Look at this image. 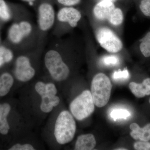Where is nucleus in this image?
<instances>
[{
    "mask_svg": "<svg viewBox=\"0 0 150 150\" xmlns=\"http://www.w3.org/2000/svg\"><path fill=\"white\" fill-rule=\"evenodd\" d=\"M129 73L128 70L125 69L123 71H117L114 72L112 75V78L115 80L127 79L129 77Z\"/></svg>",
    "mask_w": 150,
    "mask_h": 150,
    "instance_id": "nucleus-24",
    "label": "nucleus"
},
{
    "mask_svg": "<svg viewBox=\"0 0 150 150\" xmlns=\"http://www.w3.org/2000/svg\"><path fill=\"white\" fill-rule=\"evenodd\" d=\"M135 149L137 150H150V143L148 142H138L134 144Z\"/></svg>",
    "mask_w": 150,
    "mask_h": 150,
    "instance_id": "nucleus-25",
    "label": "nucleus"
},
{
    "mask_svg": "<svg viewBox=\"0 0 150 150\" xmlns=\"http://www.w3.org/2000/svg\"><path fill=\"white\" fill-rule=\"evenodd\" d=\"M139 8L145 16L150 17V0H141Z\"/></svg>",
    "mask_w": 150,
    "mask_h": 150,
    "instance_id": "nucleus-21",
    "label": "nucleus"
},
{
    "mask_svg": "<svg viewBox=\"0 0 150 150\" xmlns=\"http://www.w3.org/2000/svg\"><path fill=\"white\" fill-rule=\"evenodd\" d=\"M118 59L116 56L110 55L105 56L102 59L103 64L108 66H114L118 64Z\"/></svg>",
    "mask_w": 150,
    "mask_h": 150,
    "instance_id": "nucleus-23",
    "label": "nucleus"
},
{
    "mask_svg": "<svg viewBox=\"0 0 150 150\" xmlns=\"http://www.w3.org/2000/svg\"><path fill=\"white\" fill-rule=\"evenodd\" d=\"M131 130L130 135L134 139H139L143 142L150 141V123L146 125L143 128H140L137 123H131L130 126Z\"/></svg>",
    "mask_w": 150,
    "mask_h": 150,
    "instance_id": "nucleus-11",
    "label": "nucleus"
},
{
    "mask_svg": "<svg viewBox=\"0 0 150 150\" xmlns=\"http://www.w3.org/2000/svg\"><path fill=\"white\" fill-rule=\"evenodd\" d=\"M70 110L73 116L79 121H82L93 113L95 104L91 92L85 90L71 102Z\"/></svg>",
    "mask_w": 150,
    "mask_h": 150,
    "instance_id": "nucleus-6",
    "label": "nucleus"
},
{
    "mask_svg": "<svg viewBox=\"0 0 150 150\" xmlns=\"http://www.w3.org/2000/svg\"><path fill=\"white\" fill-rule=\"evenodd\" d=\"M96 142L94 136L89 134L79 136L76 142L75 150H91L96 146Z\"/></svg>",
    "mask_w": 150,
    "mask_h": 150,
    "instance_id": "nucleus-13",
    "label": "nucleus"
},
{
    "mask_svg": "<svg viewBox=\"0 0 150 150\" xmlns=\"http://www.w3.org/2000/svg\"><path fill=\"white\" fill-rule=\"evenodd\" d=\"M96 37L100 45L109 53L115 54L123 49V43L112 30L106 27L97 30Z\"/></svg>",
    "mask_w": 150,
    "mask_h": 150,
    "instance_id": "nucleus-8",
    "label": "nucleus"
},
{
    "mask_svg": "<svg viewBox=\"0 0 150 150\" xmlns=\"http://www.w3.org/2000/svg\"><path fill=\"white\" fill-rule=\"evenodd\" d=\"M36 73L29 56L22 54L17 57L15 62L14 74L18 81H28L34 77Z\"/></svg>",
    "mask_w": 150,
    "mask_h": 150,
    "instance_id": "nucleus-9",
    "label": "nucleus"
},
{
    "mask_svg": "<svg viewBox=\"0 0 150 150\" xmlns=\"http://www.w3.org/2000/svg\"><path fill=\"white\" fill-rule=\"evenodd\" d=\"M11 109L10 105L8 103L0 104V134L3 135L7 134L10 129L7 117Z\"/></svg>",
    "mask_w": 150,
    "mask_h": 150,
    "instance_id": "nucleus-14",
    "label": "nucleus"
},
{
    "mask_svg": "<svg viewBox=\"0 0 150 150\" xmlns=\"http://www.w3.org/2000/svg\"><path fill=\"white\" fill-rule=\"evenodd\" d=\"M48 48L44 57L45 67L54 80L59 82L66 80L69 76L70 70L64 61L57 41Z\"/></svg>",
    "mask_w": 150,
    "mask_h": 150,
    "instance_id": "nucleus-3",
    "label": "nucleus"
},
{
    "mask_svg": "<svg viewBox=\"0 0 150 150\" xmlns=\"http://www.w3.org/2000/svg\"><path fill=\"white\" fill-rule=\"evenodd\" d=\"M115 150H127V149H125V148H118V149H115Z\"/></svg>",
    "mask_w": 150,
    "mask_h": 150,
    "instance_id": "nucleus-28",
    "label": "nucleus"
},
{
    "mask_svg": "<svg viewBox=\"0 0 150 150\" xmlns=\"http://www.w3.org/2000/svg\"><path fill=\"white\" fill-rule=\"evenodd\" d=\"M81 1V0H54L55 4L61 7H74Z\"/></svg>",
    "mask_w": 150,
    "mask_h": 150,
    "instance_id": "nucleus-22",
    "label": "nucleus"
},
{
    "mask_svg": "<svg viewBox=\"0 0 150 150\" xmlns=\"http://www.w3.org/2000/svg\"><path fill=\"white\" fill-rule=\"evenodd\" d=\"M76 130V123L72 114L67 110L62 111L55 123L54 136L57 142L64 145L71 142Z\"/></svg>",
    "mask_w": 150,
    "mask_h": 150,
    "instance_id": "nucleus-4",
    "label": "nucleus"
},
{
    "mask_svg": "<svg viewBox=\"0 0 150 150\" xmlns=\"http://www.w3.org/2000/svg\"><path fill=\"white\" fill-rule=\"evenodd\" d=\"M140 51L146 58L150 56V31L148 33L142 40L139 46Z\"/></svg>",
    "mask_w": 150,
    "mask_h": 150,
    "instance_id": "nucleus-19",
    "label": "nucleus"
},
{
    "mask_svg": "<svg viewBox=\"0 0 150 150\" xmlns=\"http://www.w3.org/2000/svg\"><path fill=\"white\" fill-rule=\"evenodd\" d=\"M21 1L28 4L29 5L35 7L40 0H20Z\"/></svg>",
    "mask_w": 150,
    "mask_h": 150,
    "instance_id": "nucleus-27",
    "label": "nucleus"
},
{
    "mask_svg": "<svg viewBox=\"0 0 150 150\" xmlns=\"http://www.w3.org/2000/svg\"><path fill=\"white\" fill-rule=\"evenodd\" d=\"M123 19L124 16L123 11L121 9L115 8L107 20L112 25L117 26L121 25L123 23Z\"/></svg>",
    "mask_w": 150,
    "mask_h": 150,
    "instance_id": "nucleus-18",
    "label": "nucleus"
},
{
    "mask_svg": "<svg viewBox=\"0 0 150 150\" xmlns=\"http://www.w3.org/2000/svg\"><path fill=\"white\" fill-rule=\"evenodd\" d=\"M112 86L109 78L102 73L97 74L91 82V92L95 105L104 107L110 99Z\"/></svg>",
    "mask_w": 150,
    "mask_h": 150,
    "instance_id": "nucleus-5",
    "label": "nucleus"
},
{
    "mask_svg": "<svg viewBox=\"0 0 150 150\" xmlns=\"http://www.w3.org/2000/svg\"><path fill=\"white\" fill-rule=\"evenodd\" d=\"M55 4L54 0H40L35 6L37 16L36 26L40 46H43L46 35L55 25L56 16Z\"/></svg>",
    "mask_w": 150,
    "mask_h": 150,
    "instance_id": "nucleus-2",
    "label": "nucleus"
},
{
    "mask_svg": "<svg viewBox=\"0 0 150 150\" xmlns=\"http://www.w3.org/2000/svg\"><path fill=\"white\" fill-rule=\"evenodd\" d=\"M0 41H1V38H0Z\"/></svg>",
    "mask_w": 150,
    "mask_h": 150,
    "instance_id": "nucleus-31",
    "label": "nucleus"
},
{
    "mask_svg": "<svg viewBox=\"0 0 150 150\" xmlns=\"http://www.w3.org/2000/svg\"><path fill=\"white\" fill-rule=\"evenodd\" d=\"M13 53L10 48L3 45L0 46V68L13 59Z\"/></svg>",
    "mask_w": 150,
    "mask_h": 150,
    "instance_id": "nucleus-16",
    "label": "nucleus"
},
{
    "mask_svg": "<svg viewBox=\"0 0 150 150\" xmlns=\"http://www.w3.org/2000/svg\"><path fill=\"white\" fill-rule=\"evenodd\" d=\"M13 15L10 7L5 0H0V20L4 22L9 21Z\"/></svg>",
    "mask_w": 150,
    "mask_h": 150,
    "instance_id": "nucleus-17",
    "label": "nucleus"
},
{
    "mask_svg": "<svg viewBox=\"0 0 150 150\" xmlns=\"http://www.w3.org/2000/svg\"><path fill=\"white\" fill-rule=\"evenodd\" d=\"M102 1H103V0H102ZM108 1H112V0H108Z\"/></svg>",
    "mask_w": 150,
    "mask_h": 150,
    "instance_id": "nucleus-29",
    "label": "nucleus"
},
{
    "mask_svg": "<svg viewBox=\"0 0 150 150\" xmlns=\"http://www.w3.org/2000/svg\"><path fill=\"white\" fill-rule=\"evenodd\" d=\"M81 18V12L74 7H61L56 12V22L53 28L54 34L59 35L63 28L66 26L76 27Z\"/></svg>",
    "mask_w": 150,
    "mask_h": 150,
    "instance_id": "nucleus-7",
    "label": "nucleus"
},
{
    "mask_svg": "<svg viewBox=\"0 0 150 150\" xmlns=\"http://www.w3.org/2000/svg\"><path fill=\"white\" fill-rule=\"evenodd\" d=\"M149 103H150V99H149Z\"/></svg>",
    "mask_w": 150,
    "mask_h": 150,
    "instance_id": "nucleus-30",
    "label": "nucleus"
},
{
    "mask_svg": "<svg viewBox=\"0 0 150 150\" xmlns=\"http://www.w3.org/2000/svg\"><path fill=\"white\" fill-rule=\"evenodd\" d=\"M14 83V79L11 74L5 73L0 76V97L8 93Z\"/></svg>",
    "mask_w": 150,
    "mask_h": 150,
    "instance_id": "nucleus-15",
    "label": "nucleus"
},
{
    "mask_svg": "<svg viewBox=\"0 0 150 150\" xmlns=\"http://www.w3.org/2000/svg\"><path fill=\"white\" fill-rule=\"evenodd\" d=\"M26 13L25 11L21 17L11 25L8 38L14 46L33 49L41 46L38 43L37 26L33 24Z\"/></svg>",
    "mask_w": 150,
    "mask_h": 150,
    "instance_id": "nucleus-1",
    "label": "nucleus"
},
{
    "mask_svg": "<svg viewBox=\"0 0 150 150\" xmlns=\"http://www.w3.org/2000/svg\"><path fill=\"white\" fill-rule=\"evenodd\" d=\"M10 150H34V147L30 144H16L9 149Z\"/></svg>",
    "mask_w": 150,
    "mask_h": 150,
    "instance_id": "nucleus-26",
    "label": "nucleus"
},
{
    "mask_svg": "<svg viewBox=\"0 0 150 150\" xmlns=\"http://www.w3.org/2000/svg\"><path fill=\"white\" fill-rule=\"evenodd\" d=\"M115 8V5L112 1L103 0L94 7V16L100 21L107 20Z\"/></svg>",
    "mask_w": 150,
    "mask_h": 150,
    "instance_id": "nucleus-10",
    "label": "nucleus"
},
{
    "mask_svg": "<svg viewBox=\"0 0 150 150\" xmlns=\"http://www.w3.org/2000/svg\"><path fill=\"white\" fill-rule=\"evenodd\" d=\"M131 115V113L126 109H114L110 113V117L114 121L118 119H126Z\"/></svg>",
    "mask_w": 150,
    "mask_h": 150,
    "instance_id": "nucleus-20",
    "label": "nucleus"
},
{
    "mask_svg": "<svg viewBox=\"0 0 150 150\" xmlns=\"http://www.w3.org/2000/svg\"><path fill=\"white\" fill-rule=\"evenodd\" d=\"M129 88L132 93L138 98H142L150 95V78L145 79L142 83L131 82Z\"/></svg>",
    "mask_w": 150,
    "mask_h": 150,
    "instance_id": "nucleus-12",
    "label": "nucleus"
}]
</instances>
